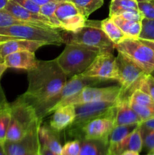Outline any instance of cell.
Here are the masks:
<instances>
[{"instance_id": "6da1fadb", "label": "cell", "mask_w": 154, "mask_h": 155, "mask_svg": "<svg viewBox=\"0 0 154 155\" xmlns=\"http://www.w3.org/2000/svg\"><path fill=\"white\" fill-rule=\"evenodd\" d=\"M66 82L67 77L57 59L39 60L37 65L28 71V89L21 97L35 107L57 94Z\"/></svg>"}, {"instance_id": "7a4b0ae2", "label": "cell", "mask_w": 154, "mask_h": 155, "mask_svg": "<svg viewBox=\"0 0 154 155\" xmlns=\"http://www.w3.org/2000/svg\"><path fill=\"white\" fill-rule=\"evenodd\" d=\"M101 51L78 44H66L57 61L67 78L84 72Z\"/></svg>"}, {"instance_id": "3957f363", "label": "cell", "mask_w": 154, "mask_h": 155, "mask_svg": "<svg viewBox=\"0 0 154 155\" xmlns=\"http://www.w3.org/2000/svg\"><path fill=\"white\" fill-rule=\"evenodd\" d=\"M10 104L11 118L6 135V141L18 142L41 122L38 120L34 107L21 96Z\"/></svg>"}, {"instance_id": "277c9868", "label": "cell", "mask_w": 154, "mask_h": 155, "mask_svg": "<svg viewBox=\"0 0 154 155\" xmlns=\"http://www.w3.org/2000/svg\"><path fill=\"white\" fill-rule=\"evenodd\" d=\"M101 82L104 81L96 78L82 77L78 75L72 77L57 94L34 107L38 120L42 122V119L52 113L58 104L64 99L75 95L87 86H94Z\"/></svg>"}, {"instance_id": "5b68a950", "label": "cell", "mask_w": 154, "mask_h": 155, "mask_svg": "<svg viewBox=\"0 0 154 155\" xmlns=\"http://www.w3.org/2000/svg\"><path fill=\"white\" fill-rule=\"evenodd\" d=\"M65 31V30H64ZM64 43L78 44L100 49L101 51H112L115 44L107 37L100 27L86 21V25L75 32L65 31L61 33Z\"/></svg>"}, {"instance_id": "8992f818", "label": "cell", "mask_w": 154, "mask_h": 155, "mask_svg": "<svg viewBox=\"0 0 154 155\" xmlns=\"http://www.w3.org/2000/svg\"><path fill=\"white\" fill-rule=\"evenodd\" d=\"M0 34L27 40L45 42L47 45H60L64 43L60 30L44 28L34 25L17 24L0 27Z\"/></svg>"}, {"instance_id": "52a82bcc", "label": "cell", "mask_w": 154, "mask_h": 155, "mask_svg": "<svg viewBox=\"0 0 154 155\" xmlns=\"http://www.w3.org/2000/svg\"><path fill=\"white\" fill-rule=\"evenodd\" d=\"M117 105V104H116ZM116 106L105 114L89 121L82 127L68 129V133L76 139H104L109 140L110 133L115 127Z\"/></svg>"}, {"instance_id": "ba28073f", "label": "cell", "mask_w": 154, "mask_h": 155, "mask_svg": "<svg viewBox=\"0 0 154 155\" xmlns=\"http://www.w3.org/2000/svg\"><path fill=\"white\" fill-rule=\"evenodd\" d=\"M116 63L118 82H119L122 88L120 95L131 96L132 92L135 89H137L140 80L147 74L122 52L118 51V55L116 57Z\"/></svg>"}, {"instance_id": "9c48e42d", "label": "cell", "mask_w": 154, "mask_h": 155, "mask_svg": "<svg viewBox=\"0 0 154 155\" xmlns=\"http://www.w3.org/2000/svg\"><path fill=\"white\" fill-rule=\"evenodd\" d=\"M115 49L129 58L146 74L154 71V51L139 39L126 38L114 45Z\"/></svg>"}, {"instance_id": "30bf717a", "label": "cell", "mask_w": 154, "mask_h": 155, "mask_svg": "<svg viewBox=\"0 0 154 155\" xmlns=\"http://www.w3.org/2000/svg\"><path fill=\"white\" fill-rule=\"evenodd\" d=\"M121 92H122L121 86H109L104 88L87 86L75 95L62 101L58 104L57 108L60 106L67 105V104L75 105V104L94 102V101H116L119 98Z\"/></svg>"}, {"instance_id": "8fae6325", "label": "cell", "mask_w": 154, "mask_h": 155, "mask_svg": "<svg viewBox=\"0 0 154 155\" xmlns=\"http://www.w3.org/2000/svg\"><path fill=\"white\" fill-rule=\"evenodd\" d=\"M78 76L99 79L103 81L110 80L118 81L116 57L112 51H101L90 66Z\"/></svg>"}, {"instance_id": "7c38bea8", "label": "cell", "mask_w": 154, "mask_h": 155, "mask_svg": "<svg viewBox=\"0 0 154 155\" xmlns=\"http://www.w3.org/2000/svg\"><path fill=\"white\" fill-rule=\"evenodd\" d=\"M117 100L113 101H101L75 104V119L70 127L67 129H76L81 127L89 121L105 114L116 106Z\"/></svg>"}, {"instance_id": "4fadbf2b", "label": "cell", "mask_w": 154, "mask_h": 155, "mask_svg": "<svg viewBox=\"0 0 154 155\" xmlns=\"http://www.w3.org/2000/svg\"><path fill=\"white\" fill-rule=\"evenodd\" d=\"M39 125L33 127L24 139L18 142L5 141L4 144V148L6 154L38 155L39 149V142L38 137Z\"/></svg>"}, {"instance_id": "5bb4252c", "label": "cell", "mask_w": 154, "mask_h": 155, "mask_svg": "<svg viewBox=\"0 0 154 155\" xmlns=\"http://www.w3.org/2000/svg\"><path fill=\"white\" fill-rule=\"evenodd\" d=\"M4 10H5L6 12L10 13L11 15H12L18 19L25 21V22H28L33 25L39 26V27H44V28L57 29L51 25L47 17L44 16L40 13H35V12H30V11L26 9L25 8L20 5L13 0H9Z\"/></svg>"}, {"instance_id": "9a60e30c", "label": "cell", "mask_w": 154, "mask_h": 155, "mask_svg": "<svg viewBox=\"0 0 154 155\" xmlns=\"http://www.w3.org/2000/svg\"><path fill=\"white\" fill-rule=\"evenodd\" d=\"M130 97L119 95L118 98L115 127L142 124L140 117L130 105Z\"/></svg>"}, {"instance_id": "2e32d148", "label": "cell", "mask_w": 154, "mask_h": 155, "mask_svg": "<svg viewBox=\"0 0 154 155\" xmlns=\"http://www.w3.org/2000/svg\"><path fill=\"white\" fill-rule=\"evenodd\" d=\"M52 113L49 120V126L58 133L70 127L75 117V107L72 104L60 106Z\"/></svg>"}, {"instance_id": "e0dca14e", "label": "cell", "mask_w": 154, "mask_h": 155, "mask_svg": "<svg viewBox=\"0 0 154 155\" xmlns=\"http://www.w3.org/2000/svg\"><path fill=\"white\" fill-rule=\"evenodd\" d=\"M2 61L8 68H15L28 71L37 65L39 60L36 59L34 52L22 51L8 54Z\"/></svg>"}, {"instance_id": "ac0fdd59", "label": "cell", "mask_w": 154, "mask_h": 155, "mask_svg": "<svg viewBox=\"0 0 154 155\" xmlns=\"http://www.w3.org/2000/svg\"><path fill=\"white\" fill-rule=\"evenodd\" d=\"M143 149L140 125H139L131 134L121 141L115 146L109 148V154L112 155H121L125 151H133L140 153Z\"/></svg>"}, {"instance_id": "d6986e66", "label": "cell", "mask_w": 154, "mask_h": 155, "mask_svg": "<svg viewBox=\"0 0 154 155\" xmlns=\"http://www.w3.org/2000/svg\"><path fill=\"white\" fill-rule=\"evenodd\" d=\"M46 45L47 44L45 42L24 39L8 41L0 45V59L3 60V58L8 54L17 51H29L35 53V51H37L39 48Z\"/></svg>"}, {"instance_id": "ffe728a7", "label": "cell", "mask_w": 154, "mask_h": 155, "mask_svg": "<svg viewBox=\"0 0 154 155\" xmlns=\"http://www.w3.org/2000/svg\"><path fill=\"white\" fill-rule=\"evenodd\" d=\"M59 133L51 128L50 126L42 124V122L38 127V137L39 145L49 149L55 154L60 155L62 145L60 142Z\"/></svg>"}, {"instance_id": "44dd1931", "label": "cell", "mask_w": 154, "mask_h": 155, "mask_svg": "<svg viewBox=\"0 0 154 155\" xmlns=\"http://www.w3.org/2000/svg\"><path fill=\"white\" fill-rule=\"evenodd\" d=\"M79 155H109V140L80 139Z\"/></svg>"}, {"instance_id": "7402d4cb", "label": "cell", "mask_w": 154, "mask_h": 155, "mask_svg": "<svg viewBox=\"0 0 154 155\" xmlns=\"http://www.w3.org/2000/svg\"><path fill=\"white\" fill-rule=\"evenodd\" d=\"M115 24L121 29L124 34L128 38L138 39L141 32V21H131L125 20L120 16L110 17Z\"/></svg>"}, {"instance_id": "603a6c76", "label": "cell", "mask_w": 154, "mask_h": 155, "mask_svg": "<svg viewBox=\"0 0 154 155\" xmlns=\"http://www.w3.org/2000/svg\"><path fill=\"white\" fill-rule=\"evenodd\" d=\"M100 28L104 32L107 37L116 45L122 42L127 37L121 29L116 25L111 18L100 21Z\"/></svg>"}, {"instance_id": "cb8c5ba5", "label": "cell", "mask_w": 154, "mask_h": 155, "mask_svg": "<svg viewBox=\"0 0 154 155\" xmlns=\"http://www.w3.org/2000/svg\"><path fill=\"white\" fill-rule=\"evenodd\" d=\"M140 124L122 125L114 127L109 136V148L115 146L123 140L129 134H131Z\"/></svg>"}, {"instance_id": "d4e9b609", "label": "cell", "mask_w": 154, "mask_h": 155, "mask_svg": "<svg viewBox=\"0 0 154 155\" xmlns=\"http://www.w3.org/2000/svg\"><path fill=\"white\" fill-rule=\"evenodd\" d=\"M85 18L104 5V0H69Z\"/></svg>"}, {"instance_id": "484cf974", "label": "cell", "mask_w": 154, "mask_h": 155, "mask_svg": "<svg viewBox=\"0 0 154 155\" xmlns=\"http://www.w3.org/2000/svg\"><path fill=\"white\" fill-rule=\"evenodd\" d=\"M81 14L75 5L70 1L60 2L55 11V15L60 23L70 19L72 17Z\"/></svg>"}, {"instance_id": "4316f807", "label": "cell", "mask_w": 154, "mask_h": 155, "mask_svg": "<svg viewBox=\"0 0 154 155\" xmlns=\"http://www.w3.org/2000/svg\"><path fill=\"white\" fill-rule=\"evenodd\" d=\"M130 9H138L136 0H112L110 5V17L119 16Z\"/></svg>"}, {"instance_id": "83f0119b", "label": "cell", "mask_w": 154, "mask_h": 155, "mask_svg": "<svg viewBox=\"0 0 154 155\" xmlns=\"http://www.w3.org/2000/svg\"><path fill=\"white\" fill-rule=\"evenodd\" d=\"M11 118V104L7 103L0 107V144L4 145L6 141L8 129Z\"/></svg>"}, {"instance_id": "f1b7e54d", "label": "cell", "mask_w": 154, "mask_h": 155, "mask_svg": "<svg viewBox=\"0 0 154 155\" xmlns=\"http://www.w3.org/2000/svg\"><path fill=\"white\" fill-rule=\"evenodd\" d=\"M60 2L58 1L51 2L43 5H41L40 14H42L44 16L47 17L48 18L50 23H51L53 27L62 30L61 23H60V21H59V19L55 15L56 8H57V5Z\"/></svg>"}, {"instance_id": "f546056e", "label": "cell", "mask_w": 154, "mask_h": 155, "mask_svg": "<svg viewBox=\"0 0 154 155\" xmlns=\"http://www.w3.org/2000/svg\"><path fill=\"white\" fill-rule=\"evenodd\" d=\"M86 21L87 18H85L82 14H79L71 18L70 19L61 23L62 30L75 32L86 25Z\"/></svg>"}, {"instance_id": "4dcf8cb0", "label": "cell", "mask_w": 154, "mask_h": 155, "mask_svg": "<svg viewBox=\"0 0 154 155\" xmlns=\"http://www.w3.org/2000/svg\"><path fill=\"white\" fill-rule=\"evenodd\" d=\"M130 105L131 108L137 114L142 122L154 118V106L141 105L130 99Z\"/></svg>"}, {"instance_id": "1f68e13d", "label": "cell", "mask_w": 154, "mask_h": 155, "mask_svg": "<svg viewBox=\"0 0 154 155\" xmlns=\"http://www.w3.org/2000/svg\"><path fill=\"white\" fill-rule=\"evenodd\" d=\"M143 147L148 152H154V130L146 128L140 124Z\"/></svg>"}, {"instance_id": "d6a6232c", "label": "cell", "mask_w": 154, "mask_h": 155, "mask_svg": "<svg viewBox=\"0 0 154 155\" xmlns=\"http://www.w3.org/2000/svg\"><path fill=\"white\" fill-rule=\"evenodd\" d=\"M142 28L138 39L154 41V19L143 18Z\"/></svg>"}, {"instance_id": "836d02e7", "label": "cell", "mask_w": 154, "mask_h": 155, "mask_svg": "<svg viewBox=\"0 0 154 155\" xmlns=\"http://www.w3.org/2000/svg\"><path fill=\"white\" fill-rule=\"evenodd\" d=\"M17 24H26V25H33L28 22L21 21L13 15H11L5 10H0V27H6ZM36 26V25H34Z\"/></svg>"}, {"instance_id": "e575fe53", "label": "cell", "mask_w": 154, "mask_h": 155, "mask_svg": "<svg viewBox=\"0 0 154 155\" xmlns=\"http://www.w3.org/2000/svg\"><path fill=\"white\" fill-rule=\"evenodd\" d=\"M130 99L141 105L154 106V100L151 98L150 95L140 89H135L131 94Z\"/></svg>"}, {"instance_id": "d590c367", "label": "cell", "mask_w": 154, "mask_h": 155, "mask_svg": "<svg viewBox=\"0 0 154 155\" xmlns=\"http://www.w3.org/2000/svg\"><path fill=\"white\" fill-rule=\"evenodd\" d=\"M137 89L147 93L154 100V77L151 74H146L139 83Z\"/></svg>"}, {"instance_id": "8d00e7d4", "label": "cell", "mask_w": 154, "mask_h": 155, "mask_svg": "<svg viewBox=\"0 0 154 155\" xmlns=\"http://www.w3.org/2000/svg\"><path fill=\"white\" fill-rule=\"evenodd\" d=\"M80 151V141L79 139L69 141L62 146L60 155H79Z\"/></svg>"}, {"instance_id": "74e56055", "label": "cell", "mask_w": 154, "mask_h": 155, "mask_svg": "<svg viewBox=\"0 0 154 155\" xmlns=\"http://www.w3.org/2000/svg\"><path fill=\"white\" fill-rule=\"evenodd\" d=\"M138 9L143 15V18L154 19V0L149 2H137Z\"/></svg>"}, {"instance_id": "f35d334b", "label": "cell", "mask_w": 154, "mask_h": 155, "mask_svg": "<svg viewBox=\"0 0 154 155\" xmlns=\"http://www.w3.org/2000/svg\"><path fill=\"white\" fill-rule=\"evenodd\" d=\"M119 16L131 21H142V20L144 18L139 9H130L122 13Z\"/></svg>"}, {"instance_id": "ab89813d", "label": "cell", "mask_w": 154, "mask_h": 155, "mask_svg": "<svg viewBox=\"0 0 154 155\" xmlns=\"http://www.w3.org/2000/svg\"><path fill=\"white\" fill-rule=\"evenodd\" d=\"M13 1L30 12H35V13H40L41 6L35 3L32 0H13Z\"/></svg>"}, {"instance_id": "60d3db41", "label": "cell", "mask_w": 154, "mask_h": 155, "mask_svg": "<svg viewBox=\"0 0 154 155\" xmlns=\"http://www.w3.org/2000/svg\"><path fill=\"white\" fill-rule=\"evenodd\" d=\"M38 155H58L55 153H54L53 151H50L49 149L46 148H44L39 145V152H38Z\"/></svg>"}, {"instance_id": "b9f144b4", "label": "cell", "mask_w": 154, "mask_h": 155, "mask_svg": "<svg viewBox=\"0 0 154 155\" xmlns=\"http://www.w3.org/2000/svg\"><path fill=\"white\" fill-rule=\"evenodd\" d=\"M20 38L14 37V36H5V35H1L0 34V45L4 42H8V41L11 40H14V39H18Z\"/></svg>"}, {"instance_id": "7bdbcfd3", "label": "cell", "mask_w": 154, "mask_h": 155, "mask_svg": "<svg viewBox=\"0 0 154 155\" xmlns=\"http://www.w3.org/2000/svg\"><path fill=\"white\" fill-rule=\"evenodd\" d=\"M141 125L144 126L146 128L151 129V130H154V118H152V119L147 120L146 121H143L142 122Z\"/></svg>"}, {"instance_id": "ee69618b", "label": "cell", "mask_w": 154, "mask_h": 155, "mask_svg": "<svg viewBox=\"0 0 154 155\" xmlns=\"http://www.w3.org/2000/svg\"><path fill=\"white\" fill-rule=\"evenodd\" d=\"M7 100H6L5 95L4 92H3L2 89L1 87V85H0V107H2L3 105H5V104H7Z\"/></svg>"}, {"instance_id": "f6af8a7d", "label": "cell", "mask_w": 154, "mask_h": 155, "mask_svg": "<svg viewBox=\"0 0 154 155\" xmlns=\"http://www.w3.org/2000/svg\"><path fill=\"white\" fill-rule=\"evenodd\" d=\"M32 1L34 2L35 3H36L39 5H43L47 4L48 2H55V1H58V2H63V1H69V0H32Z\"/></svg>"}, {"instance_id": "bcb514c9", "label": "cell", "mask_w": 154, "mask_h": 155, "mask_svg": "<svg viewBox=\"0 0 154 155\" xmlns=\"http://www.w3.org/2000/svg\"><path fill=\"white\" fill-rule=\"evenodd\" d=\"M140 42H143V44H145L146 45H147L148 47H149L150 48H152L154 51V41L152 40H146V39H138Z\"/></svg>"}, {"instance_id": "7dc6e473", "label": "cell", "mask_w": 154, "mask_h": 155, "mask_svg": "<svg viewBox=\"0 0 154 155\" xmlns=\"http://www.w3.org/2000/svg\"><path fill=\"white\" fill-rule=\"evenodd\" d=\"M7 66H6L5 64V63L2 61H0V80H1V77L3 75V74L5 73V71H6V69H7Z\"/></svg>"}, {"instance_id": "c3c4849f", "label": "cell", "mask_w": 154, "mask_h": 155, "mask_svg": "<svg viewBox=\"0 0 154 155\" xmlns=\"http://www.w3.org/2000/svg\"><path fill=\"white\" fill-rule=\"evenodd\" d=\"M9 0H0V10H2L5 8L6 5L8 2Z\"/></svg>"}, {"instance_id": "681fc988", "label": "cell", "mask_w": 154, "mask_h": 155, "mask_svg": "<svg viewBox=\"0 0 154 155\" xmlns=\"http://www.w3.org/2000/svg\"><path fill=\"white\" fill-rule=\"evenodd\" d=\"M121 155H140L138 152H136V151H124Z\"/></svg>"}, {"instance_id": "f907efd6", "label": "cell", "mask_w": 154, "mask_h": 155, "mask_svg": "<svg viewBox=\"0 0 154 155\" xmlns=\"http://www.w3.org/2000/svg\"><path fill=\"white\" fill-rule=\"evenodd\" d=\"M137 2H149L151 1V0H136Z\"/></svg>"}, {"instance_id": "816d5d0a", "label": "cell", "mask_w": 154, "mask_h": 155, "mask_svg": "<svg viewBox=\"0 0 154 155\" xmlns=\"http://www.w3.org/2000/svg\"><path fill=\"white\" fill-rule=\"evenodd\" d=\"M146 155H154V152H149Z\"/></svg>"}, {"instance_id": "f5cc1de1", "label": "cell", "mask_w": 154, "mask_h": 155, "mask_svg": "<svg viewBox=\"0 0 154 155\" xmlns=\"http://www.w3.org/2000/svg\"><path fill=\"white\" fill-rule=\"evenodd\" d=\"M151 75H152V77H154V71H153V72H152V74H151Z\"/></svg>"}, {"instance_id": "db71d44e", "label": "cell", "mask_w": 154, "mask_h": 155, "mask_svg": "<svg viewBox=\"0 0 154 155\" xmlns=\"http://www.w3.org/2000/svg\"><path fill=\"white\" fill-rule=\"evenodd\" d=\"M109 155H112V154H109Z\"/></svg>"}]
</instances>
